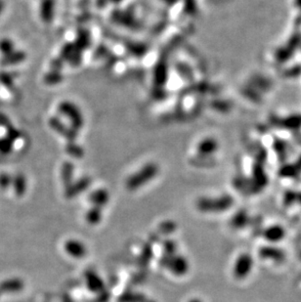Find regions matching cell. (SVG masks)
I'll list each match as a JSON object with an SVG mask.
<instances>
[{"label": "cell", "mask_w": 301, "mask_h": 302, "mask_svg": "<svg viewBox=\"0 0 301 302\" xmlns=\"http://www.w3.org/2000/svg\"><path fill=\"white\" fill-rule=\"evenodd\" d=\"M24 282L21 279H10L0 284V291L4 293H14L24 288Z\"/></svg>", "instance_id": "cell-1"}, {"label": "cell", "mask_w": 301, "mask_h": 302, "mask_svg": "<svg viewBox=\"0 0 301 302\" xmlns=\"http://www.w3.org/2000/svg\"><path fill=\"white\" fill-rule=\"evenodd\" d=\"M0 293H1V291H0Z\"/></svg>", "instance_id": "cell-5"}, {"label": "cell", "mask_w": 301, "mask_h": 302, "mask_svg": "<svg viewBox=\"0 0 301 302\" xmlns=\"http://www.w3.org/2000/svg\"><path fill=\"white\" fill-rule=\"evenodd\" d=\"M13 185H14V189H15V193L17 194V196L21 197L25 194L26 189H27V182L26 179L24 176L19 175L15 178V180L13 181Z\"/></svg>", "instance_id": "cell-3"}, {"label": "cell", "mask_w": 301, "mask_h": 302, "mask_svg": "<svg viewBox=\"0 0 301 302\" xmlns=\"http://www.w3.org/2000/svg\"><path fill=\"white\" fill-rule=\"evenodd\" d=\"M66 251L74 256H82L85 253L83 246L77 240H69V243L66 244Z\"/></svg>", "instance_id": "cell-2"}, {"label": "cell", "mask_w": 301, "mask_h": 302, "mask_svg": "<svg viewBox=\"0 0 301 302\" xmlns=\"http://www.w3.org/2000/svg\"><path fill=\"white\" fill-rule=\"evenodd\" d=\"M11 178L7 175V174H2L0 175V187L6 189L8 188V186L11 184Z\"/></svg>", "instance_id": "cell-4"}]
</instances>
